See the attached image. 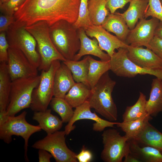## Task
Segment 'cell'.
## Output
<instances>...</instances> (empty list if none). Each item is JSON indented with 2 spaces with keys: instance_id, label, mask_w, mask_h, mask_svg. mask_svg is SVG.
<instances>
[{
  "instance_id": "6",
  "label": "cell",
  "mask_w": 162,
  "mask_h": 162,
  "mask_svg": "<svg viewBox=\"0 0 162 162\" xmlns=\"http://www.w3.org/2000/svg\"><path fill=\"white\" fill-rule=\"evenodd\" d=\"M40 75L20 78L12 81L9 103L6 110L10 116L25 109L30 108L34 89L38 85Z\"/></svg>"
},
{
  "instance_id": "30",
  "label": "cell",
  "mask_w": 162,
  "mask_h": 162,
  "mask_svg": "<svg viewBox=\"0 0 162 162\" xmlns=\"http://www.w3.org/2000/svg\"><path fill=\"white\" fill-rule=\"evenodd\" d=\"M152 117L148 115L142 118L127 122H117L116 125L125 133L128 141L134 140L142 130Z\"/></svg>"
},
{
  "instance_id": "27",
  "label": "cell",
  "mask_w": 162,
  "mask_h": 162,
  "mask_svg": "<svg viewBox=\"0 0 162 162\" xmlns=\"http://www.w3.org/2000/svg\"><path fill=\"white\" fill-rule=\"evenodd\" d=\"M63 62L71 71L75 81L82 82L90 88L87 79L89 66L88 56L80 61L66 60Z\"/></svg>"
},
{
  "instance_id": "38",
  "label": "cell",
  "mask_w": 162,
  "mask_h": 162,
  "mask_svg": "<svg viewBox=\"0 0 162 162\" xmlns=\"http://www.w3.org/2000/svg\"><path fill=\"white\" fill-rule=\"evenodd\" d=\"M148 48L151 50L162 59V39L154 36Z\"/></svg>"
},
{
  "instance_id": "41",
  "label": "cell",
  "mask_w": 162,
  "mask_h": 162,
  "mask_svg": "<svg viewBox=\"0 0 162 162\" xmlns=\"http://www.w3.org/2000/svg\"><path fill=\"white\" fill-rule=\"evenodd\" d=\"M38 154L39 162H50L51 158L52 157L50 153L43 149H39Z\"/></svg>"
},
{
  "instance_id": "14",
  "label": "cell",
  "mask_w": 162,
  "mask_h": 162,
  "mask_svg": "<svg viewBox=\"0 0 162 162\" xmlns=\"http://www.w3.org/2000/svg\"><path fill=\"white\" fill-rule=\"evenodd\" d=\"M88 100L81 105L75 108L73 116L65 126L64 131L66 135H69L74 130L75 127L74 123L78 120L87 119L94 121L95 123L93 124V130L95 131L101 132L107 127L114 128L117 122H113L102 119L95 112H92Z\"/></svg>"
},
{
  "instance_id": "2",
  "label": "cell",
  "mask_w": 162,
  "mask_h": 162,
  "mask_svg": "<svg viewBox=\"0 0 162 162\" xmlns=\"http://www.w3.org/2000/svg\"><path fill=\"white\" fill-rule=\"evenodd\" d=\"M116 84L110 76L108 71L101 77L91 93L88 100L91 108L107 120L116 121L118 117L116 106L112 97Z\"/></svg>"
},
{
  "instance_id": "1",
  "label": "cell",
  "mask_w": 162,
  "mask_h": 162,
  "mask_svg": "<svg viewBox=\"0 0 162 162\" xmlns=\"http://www.w3.org/2000/svg\"><path fill=\"white\" fill-rule=\"evenodd\" d=\"M80 0H26L14 14L26 26L40 21L49 26L64 20L74 23L78 16Z\"/></svg>"
},
{
  "instance_id": "26",
  "label": "cell",
  "mask_w": 162,
  "mask_h": 162,
  "mask_svg": "<svg viewBox=\"0 0 162 162\" xmlns=\"http://www.w3.org/2000/svg\"><path fill=\"white\" fill-rule=\"evenodd\" d=\"M91 89L82 82H76L65 95L64 98L73 108H76L87 101Z\"/></svg>"
},
{
  "instance_id": "23",
  "label": "cell",
  "mask_w": 162,
  "mask_h": 162,
  "mask_svg": "<svg viewBox=\"0 0 162 162\" xmlns=\"http://www.w3.org/2000/svg\"><path fill=\"white\" fill-rule=\"evenodd\" d=\"M130 153L142 162H162V151L154 147L146 145L141 147L138 142L129 141Z\"/></svg>"
},
{
  "instance_id": "18",
  "label": "cell",
  "mask_w": 162,
  "mask_h": 162,
  "mask_svg": "<svg viewBox=\"0 0 162 162\" xmlns=\"http://www.w3.org/2000/svg\"><path fill=\"white\" fill-rule=\"evenodd\" d=\"M75 83L71 71L63 62L56 70L55 74L53 81L54 96L64 98Z\"/></svg>"
},
{
  "instance_id": "9",
  "label": "cell",
  "mask_w": 162,
  "mask_h": 162,
  "mask_svg": "<svg viewBox=\"0 0 162 162\" xmlns=\"http://www.w3.org/2000/svg\"><path fill=\"white\" fill-rule=\"evenodd\" d=\"M127 51V48H119L110 58V70L116 75L132 78L138 74H149L162 80V69H151L139 66L128 58Z\"/></svg>"
},
{
  "instance_id": "37",
  "label": "cell",
  "mask_w": 162,
  "mask_h": 162,
  "mask_svg": "<svg viewBox=\"0 0 162 162\" xmlns=\"http://www.w3.org/2000/svg\"><path fill=\"white\" fill-rule=\"evenodd\" d=\"M106 7L110 13L114 14L118 9L123 8L125 5L131 0H106Z\"/></svg>"
},
{
  "instance_id": "10",
  "label": "cell",
  "mask_w": 162,
  "mask_h": 162,
  "mask_svg": "<svg viewBox=\"0 0 162 162\" xmlns=\"http://www.w3.org/2000/svg\"><path fill=\"white\" fill-rule=\"evenodd\" d=\"M103 149L100 155L105 162H121L130 152V143L124 135L121 136L116 129L105 130L102 134Z\"/></svg>"
},
{
  "instance_id": "24",
  "label": "cell",
  "mask_w": 162,
  "mask_h": 162,
  "mask_svg": "<svg viewBox=\"0 0 162 162\" xmlns=\"http://www.w3.org/2000/svg\"><path fill=\"white\" fill-rule=\"evenodd\" d=\"M12 81L7 62H0V111L6 110L8 106Z\"/></svg>"
},
{
  "instance_id": "28",
  "label": "cell",
  "mask_w": 162,
  "mask_h": 162,
  "mask_svg": "<svg viewBox=\"0 0 162 162\" xmlns=\"http://www.w3.org/2000/svg\"><path fill=\"white\" fill-rule=\"evenodd\" d=\"M88 56L89 66L87 79L90 88L92 89L102 76L110 70V60L98 61Z\"/></svg>"
},
{
  "instance_id": "29",
  "label": "cell",
  "mask_w": 162,
  "mask_h": 162,
  "mask_svg": "<svg viewBox=\"0 0 162 162\" xmlns=\"http://www.w3.org/2000/svg\"><path fill=\"white\" fill-rule=\"evenodd\" d=\"M88 8L91 22L96 26H101L110 14L106 0H88Z\"/></svg>"
},
{
  "instance_id": "16",
  "label": "cell",
  "mask_w": 162,
  "mask_h": 162,
  "mask_svg": "<svg viewBox=\"0 0 162 162\" xmlns=\"http://www.w3.org/2000/svg\"><path fill=\"white\" fill-rule=\"evenodd\" d=\"M127 49L128 58L139 66L151 69H162V59L151 50L130 46Z\"/></svg>"
},
{
  "instance_id": "25",
  "label": "cell",
  "mask_w": 162,
  "mask_h": 162,
  "mask_svg": "<svg viewBox=\"0 0 162 162\" xmlns=\"http://www.w3.org/2000/svg\"><path fill=\"white\" fill-rule=\"evenodd\" d=\"M133 140L145 145L156 148L162 151V133L149 122Z\"/></svg>"
},
{
  "instance_id": "35",
  "label": "cell",
  "mask_w": 162,
  "mask_h": 162,
  "mask_svg": "<svg viewBox=\"0 0 162 162\" xmlns=\"http://www.w3.org/2000/svg\"><path fill=\"white\" fill-rule=\"evenodd\" d=\"M26 0H8L0 4L1 13L14 15L15 13Z\"/></svg>"
},
{
  "instance_id": "17",
  "label": "cell",
  "mask_w": 162,
  "mask_h": 162,
  "mask_svg": "<svg viewBox=\"0 0 162 162\" xmlns=\"http://www.w3.org/2000/svg\"><path fill=\"white\" fill-rule=\"evenodd\" d=\"M78 32L80 40V48L78 53L75 55L73 60L78 61L82 56L89 55L96 56L102 61L110 60L111 57L101 49L96 38H94L92 39L89 38L83 28L78 29Z\"/></svg>"
},
{
  "instance_id": "42",
  "label": "cell",
  "mask_w": 162,
  "mask_h": 162,
  "mask_svg": "<svg viewBox=\"0 0 162 162\" xmlns=\"http://www.w3.org/2000/svg\"><path fill=\"white\" fill-rule=\"evenodd\" d=\"M124 162H142V161L130 152L124 157Z\"/></svg>"
},
{
  "instance_id": "36",
  "label": "cell",
  "mask_w": 162,
  "mask_h": 162,
  "mask_svg": "<svg viewBox=\"0 0 162 162\" xmlns=\"http://www.w3.org/2000/svg\"><path fill=\"white\" fill-rule=\"evenodd\" d=\"M9 45L6 37V32H0V62H7Z\"/></svg>"
},
{
  "instance_id": "7",
  "label": "cell",
  "mask_w": 162,
  "mask_h": 162,
  "mask_svg": "<svg viewBox=\"0 0 162 162\" xmlns=\"http://www.w3.org/2000/svg\"><path fill=\"white\" fill-rule=\"evenodd\" d=\"M27 114L26 111H24L18 116H10L6 122L0 125V139L9 144L12 141V136L22 137L25 141V158L28 161L27 152L29 139L32 134L42 129L39 125H33L27 122Z\"/></svg>"
},
{
  "instance_id": "11",
  "label": "cell",
  "mask_w": 162,
  "mask_h": 162,
  "mask_svg": "<svg viewBox=\"0 0 162 162\" xmlns=\"http://www.w3.org/2000/svg\"><path fill=\"white\" fill-rule=\"evenodd\" d=\"M64 130L47 134L43 139L35 142L32 147L43 149L50 153L57 162H77L76 154L67 146Z\"/></svg>"
},
{
  "instance_id": "5",
  "label": "cell",
  "mask_w": 162,
  "mask_h": 162,
  "mask_svg": "<svg viewBox=\"0 0 162 162\" xmlns=\"http://www.w3.org/2000/svg\"><path fill=\"white\" fill-rule=\"evenodd\" d=\"M25 27L24 23L15 20L6 32V38L10 46L20 50L30 62L38 68L40 57L37 42Z\"/></svg>"
},
{
  "instance_id": "8",
  "label": "cell",
  "mask_w": 162,
  "mask_h": 162,
  "mask_svg": "<svg viewBox=\"0 0 162 162\" xmlns=\"http://www.w3.org/2000/svg\"><path fill=\"white\" fill-rule=\"evenodd\" d=\"M61 63L54 61L47 70H42L38 86L33 90L30 108L34 112L44 111L47 107L53 95V81L55 72Z\"/></svg>"
},
{
  "instance_id": "40",
  "label": "cell",
  "mask_w": 162,
  "mask_h": 162,
  "mask_svg": "<svg viewBox=\"0 0 162 162\" xmlns=\"http://www.w3.org/2000/svg\"><path fill=\"white\" fill-rule=\"evenodd\" d=\"M76 157L79 162H90L92 159V154L90 151L83 146L80 152Z\"/></svg>"
},
{
  "instance_id": "3",
  "label": "cell",
  "mask_w": 162,
  "mask_h": 162,
  "mask_svg": "<svg viewBox=\"0 0 162 162\" xmlns=\"http://www.w3.org/2000/svg\"><path fill=\"white\" fill-rule=\"evenodd\" d=\"M51 40L55 47L66 60H73L80 45L78 32L73 24L64 20L58 21L49 27Z\"/></svg>"
},
{
  "instance_id": "34",
  "label": "cell",
  "mask_w": 162,
  "mask_h": 162,
  "mask_svg": "<svg viewBox=\"0 0 162 162\" xmlns=\"http://www.w3.org/2000/svg\"><path fill=\"white\" fill-rule=\"evenodd\" d=\"M148 6L145 18L152 16L162 22V4L160 0H148Z\"/></svg>"
},
{
  "instance_id": "13",
  "label": "cell",
  "mask_w": 162,
  "mask_h": 162,
  "mask_svg": "<svg viewBox=\"0 0 162 162\" xmlns=\"http://www.w3.org/2000/svg\"><path fill=\"white\" fill-rule=\"evenodd\" d=\"M160 21L154 17L149 20L143 18L140 20L135 27L130 30L125 42L133 47L144 46L148 48Z\"/></svg>"
},
{
  "instance_id": "45",
  "label": "cell",
  "mask_w": 162,
  "mask_h": 162,
  "mask_svg": "<svg viewBox=\"0 0 162 162\" xmlns=\"http://www.w3.org/2000/svg\"><path fill=\"white\" fill-rule=\"evenodd\" d=\"M8 0H0V4L5 2Z\"/></svg>"
},
{
  "instance_id": "31",
  "label": "cell",
  "mask_w": 162,
  "mask_h": 162,
  "mask_svg": "<svg viewBox=\"0 0 162 162\" xmlns=\"http://www.w3.org/2000/svg\"><path fill=\"white\" fill-rule=\"evenodd\" d=\"M146 96L140 92L138 99L131 106H127L122 115L123 121L125 122L140 119L149 115L146 109Z\"/></svg>"
},
{
  "instance_id": "33",
  "label": "cell",
  "mask_w": 162,
  "mask_h": 162,
  "mask_svg": "<svg viewBox=\"0 0 162 162\" xmlns=\"http://www.w3.org/2000/svg\"><path fill=\"white\" fill-rule=\"evenodd\" d=\"M88 0H80L78 18L73 24L74 27L78 29L83 28L85 30L93 25L90 20L88 8Z\"/></svg>"
},
{
  "instance_id": "19",
  "label": "cell",
  "mask_w": 162,
  "mask_h": 162,
  "mask_svg": "<svg viewBox=\"0 0 162 162\" xmlns=\"http://www.w3.org/2000/svg\"><path fill=\"white\" fill-rule=\"evenodd\" d=\"M128 9L118 14L124 19L130 30L136 26L139 20L145 18L148 7V0H131Z\"/></svg>"
},
{
  "instance_id": "20",
  "label": "cell",
  "mask_w": 162,
  "mask_h": 162,
  "mask_svg": "<svg viewBox=\"0 0 162 162\" xmlns=\"http://www.w3.org/2000/svg\"><path fill=\"white\" fill-rule=\"evenodd\" d=\"M146 109L148 114L156 116L162 112V80L156 78L152 80L149 98L147 100Z\"/></svg>"
},
{
  "instance_id": "44",
  "label": "cell",
  "mask_w": 162,
  "mask_h": 162,
  "mask_svg": "<svg viewBox=\"0 0 162 162\" xmlns=\"http://www.w3.org/2000/svg\"><path fill=\"white\" fill-rule=\"evenodd\" d=\"M154 36L162 39V22L160 21L154 32Z\"/></svg>"
},
{
  "instance_id": "15",
  "label": "cell",
  "mask_w": 162,
  "mask_h": 162,
  "mask_svg": "<svg viewBox=\"0 0 162 162\" xmlns=\"http://www.w3.org/2000/svg\"><path fill=\"white\" fill-rule=\"evenodd\" d=\"M85 31L88 36L97 39L101 49L105 51L110 57L115 52L116 49L127 48L129 46L116 36L111 34L101 25L93 24Z\"/></svg>"
},
{
  "instance_id": "47",
  "label": "cell",
  "mask_w": 162,
  "mask_h": 162,
  "mask_svg": "<svg viewBox=\"0 0 162 162\" xmlns=\"http://www.w3.org/2000/svg\"></svg>"
},
{
  "instance_id": "12",
  "label": "cell",
  "mask_w": 162,
  "mask_h": 162,
  "mask_svg": "<svg viewBox=\"0 0 162 162\" xmlns=\"http://www.w3.org/2000/svg\"><path fill=\"white\" fill-rule=\"evenodd\" d=\"M7 64L12 81L38 75V68L32 64L19 49L9 46Z\"/></svg>"
},
{
  "instance_id": "32",
  "label": "cell",
  "mask_w": 162,
  "mask_h": 162,
  "mask_svg": "<svg viewBox=\"0 0 162 162\" xmlns=\"http://www.w3.org/2000/svg\"><path fill=\"white\" fill-rule=\"evenodd\" d=\"M50 104L52 109L60 116L63 123L68 122L73 117L74 111L64 98L54 97Z\"/></svg>"
},
{
  "instance_id": "4",
  "label": "cell",
  "mask_w": 162,
  "mask_h": 162,
  "mask_svg": "<svg viewBox=\"0 0 162 162\" xmlns=\"http://www.w3.org/2000/svg\"><path fill=\"white\" fill-rule=\"evenodd\" d=\"M50 26L45 21H40L25 28L34 37L37 44V48L40 57V63L38 69L47 70L52 63L56 60L62 62L66 60L57 50L50 38Z\"/></svg>"
},
{
  "instance_id": "46",
  "label": "cell",
  "mask_w": 162,
  "mask_h": 162,
  "mask_svg": "<svg viewBox=\"0 0 162 162\" xmlns=\"http://www.w3.org/2000/svg\"><path fill=\"white\" fill-rule=\"evenodd\" d=\"M160 2H161V3L162 4V0H160Z\"/></svg>"
},
{
  "instance_id": "39",
  "label": "cell",
  "mask_w": 162,
  "mask_h": 162,
  "mask_svg": "<svg viewBox=\"0 0 162 162\" xmlns=\"http://www.w3.org/2000/svg\"><path fill=\"white\" fill-rule=\"evenodd\" d=\"M15 21L14 15L1 13L0 15V32H6Z\"/></svg>"
},
{
  "instance_id": "21",
  "label": "cell",
  "mask_w": 162,
  "mask_h": 162,
  "mask_svg": "<svg viewBox=\"0 0 162 162\" xmlns=\"http://www.w3.org/2000/svg\"><path fill=\"white\" fill-rule=\"evenodd\" d=\"M101 26L124 42L130 31L124 19L117 12L110 13Z\"/></svg>"
},
{
  "instance_id": "22",
  "label": "cell",
  "mask_w": 162,
  "mask_h": 162,
  "mask_svg": "<svg viewBox=\"0 0 162 162\" xmlns=\"http://www.w3.org/2000/svg\"><path fill=\"white\" fill-rule=\"evenodd\" d=\"M51 109L44 111L34 112L32 118L39 123L42 130L47 134H52L59 130L62 128L63 122L57 116L51 113Z\"/></svg>"
},
{
  "instance_id": "43",
  "label": "cell",
  "mask_w": 162,
  "mask_h": 162,
  "mask_svg": "<svg viewBox=\"0 0 162 162\" xmlns=\"http://www.w3.org/2000/svg\"><path fill=\"white\" fill-rule=\"evenodd\" d=\"M10 116L7 114L6 110L0 111V125L6 122Z\"/></svg>"
}]
</instances>
